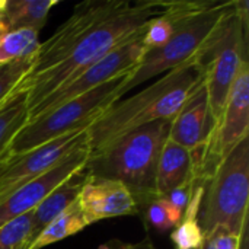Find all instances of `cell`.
<instances>
[{
	"label": "cell",
	"instance_id": "6da1fadb",
	"mask_svg": "<svg viewBox=\"0 0 249 249\" xmlns=\"http://www.w3.org/2000/svg\"><path fill=\"white\" fill-rule=\"evenodd\" d=\"M203 69L191 60L166 71L142 92L118 99L89 127V156L150 123L172 120L203 80Z\"/></svg>",
	"mask_w": 249,
	"mask_h": 249
},
{
	"label": "cell",
	"instance_id": "7a4b0ae2",
	"mask_svg": "<svg viewBox=\"0 0 249 249\" xmlns=\"http://www.w3.org/2000/svg\"><path fill=\"white\" fill-rule=\"evenodd\" d=\"M162 9L163 3L160 1H137L133 4L128 1L123 9L82 36L51 70L29 80L22 79L15 89L26 93L28 111L60 86L93 66L121 42L140 32L146 22L159 15Z\"/></svg>",
	"mask_w": 249,
	"mask_h": 249
},
{
	"label": "cell",
	"instance_id": "3957f363",
	"mask_svg": "<svg viewBox=\"0 0 249 249\" xmlns=\"http://www.w3.org/2000/svg\"><path fill=\"white\" fill-rule=\"evenodd\" d=\"M172 120L143 125L102 152L88 158L85 172L124 184L133 194L139 210L147 207L156 194V169L160 150L169 139Z\"/></svg>",
	"mask_w": 249,
	"mask_h": 249
},
{
	"label": "cell",
	"instance_id": "277c9868",
	"mask_svg": "<svg viewBox=\"0 0 249 249\" xmlns=\"http://www.w3.org/2000/svg\"><path fill=\"white\" fill-rule=\"evenodd\" d=\"M232 4L233 1L163 3V12L172 18L174 34L162 48L144 53L139 66L130 73L123 95L158 74L196 60Z\"/></svg>",
	"mask_w": 249,
	"mask_h": 249
},
{
	"label": "cell",
	"instance_id": "5b68a950",
	"mask_svg": "<svg viewBox=\"0 0 249 249\" xmlns=\"http://www.w3.org/2000/svg\"><path fill=\"white\" fill-rule=\"evenodd\" d=\"M248 1H233L196 57L203 69L213 128L219 124L241 66L248 61Z\"/></svg>",
	"mask_w": 249,
	"mask_h": 249
},
{
	"label": "cell",
	"instance_id": "8992f818",
	"mask_svg": "<svg viewBox=\"0 0 249 249\" xmlns=\"http://www.w3.org/2000/svg\"><path fill=\"white\" fill-rule=\"evenodd\" d=\"M249 198V137L244 139L217 165L207 182L201 203L203 233L223 229L244 236Z\"/></svg>",
	"mask_w": 249,
	"mask_h": 249
},
{
	"label": "cell",
	"instance_id": "52a82bcc",
	"mask_svg": "<svg viewBox=\"0 0 249 249\" xmlns=\"http://www.w3.org/2000/svg\"><path fill=\"white\" fill-rule=\"evenodd\" d=\"M128 76L130 73L107 82L96 89L54 108L39 118L26 123L10 143L9 153L20 155L69 133L89 128L112 104L121 99Z\"/></svg>",
	"mask_w": 249,
	"mask_h": 249
},
{
	"label": "cell",
	"instance_id": "ba28073f",
	"mask_svg": "<svg viewBox=\"0 0 249 249\" xmlns=\"http://www.w3.org/2000/svg\"><path fill=\"white\" fill-rule=\"evenodd\" d=\"M143 31L144 28L128 39H125L124 42H121L93 66H90L89 69L77 74L74 79L64 83L57 90L44 98L36 107L28 111V123L39 118L41 115L74 98H79L96 89L98 86L107 82H111L123 74L131 73L139 66L146 53L143 47Z\"/></svg>",
	"mask_w": 249,
	"mask_h": 249
},
{
	"label": "cell",
	"instance_id": "9c48e42d",
	"mask_svg": "<svg viewBox=\"0 0 249 249\" xmlns=\"http://www.w3.org/2000/svg\"><path fill=\"white\" fill-rule=\"evenodd\" d=\"M127 3L128 1L124 0H86L79 3L64 23H61L47 41L39 44L34 66L23 80L34 79L51 70L82 36L117 13Z\"/></svg>",
	"mask_w": 249,
	"mask_h": 249
},
{
	"label": "cell",
	"instance_id": "30bf717a",
	"mask_svg": "<svg viewBox=\"0 0 249 249\" xmlns=\"http://www.w3.org/2000/svg\"><path fill=\"white\" fill-rule=\"evenodd\" d=\"M249 63L241 66L231 89L222 118L213 128L207 146L200 178L209 181L220 160L244 139L249 137Z\"/></svg>",
	"mask_w": 249,
	"mask_h": 249
},
{
	"label": "cell",
	"instance_id": "8fae6325",
	"mask_svg": "<svg viewBox=\"0 0 249 249\" xmlns=\"http://www.w3.org/2000/svg\"><path fill=\"white\" fill-rule=\"evenodd\" d=\"M86 143H89V128L69 133L20 155H9L0 168V201L19 187L53 169Z\"/></svg>",
	"mask_w": 249,
	"mask_h": 249
},
{
	"label": "cell",
	"instance_id": "7c38bea8",
	"mask_svg": "<svg viewBox=\"0 0 249 249\" xmlns=\"http://www.w3.org/2000/svg\"><path fill=\"white\" fill-rule=\"evenodd\" d=\"M89 158V143L83 144L63 162L55 165L41 177L26 182L0 201V226L6 222L32 212L50 193L67 181L71 175L82 171Z\"/></svg>",
	"mask_w": 249,
	"mask_h": 249
},
{
	"label": "cell",
	"instance_id": "4fadbf2b",
	"mask_svg": "<svg viewBox=\"0 0 249 249\" xmlns=\"http://www.w3.org/2000/svg\"><path fill=\"white\" fill-rule=\"evenodd\" d=\"M77 204L88 225L140 213L133 194L124 184L89 174L80 188Z\"/></svg>",
	"mask_w": 249,
	"mask_h": 249
},
{
	"label": "cell",
	"instance_id": "5bb4252c",
	"mask_svg": "<svg viewBox=\"0 0 249 249\" xmlns=\"http://www.w3.org/2000/svg\"><path fill=\"white\" fill-rule=\"evenodd\" d=\"M204 76V74H203ZM213 131V120L210 115L204 77L191 93L188 101L172 118L169 128V140L193 150L209 142Z\"/></svg>",
	"mask_w": 249,
	"mask_h": 249
},
{
	"label": "cell",
	"instance_id": "9a60e30c",
	"mask_svg": "<svg viewBox=\"0 0 249 249\" xmlns=\"http://www.w3.org/2000/svg\"><path fill=\"white\" fill-rule=\"evenodd\" d=\"M191 178L193 163L190 150L168 139L160 150L158 160L155 182L158 197H165L172 190L178 188Z\"/></svg>",
	"mask_w": 249,
	"mask_h": 249
},
{
	"label": "cell",
	"instance_id": "2e32d148",
	"mask_svg": "<svg viewBox=\"0 0 249 249\" xmlns=\"http://www.w3.org/2000/svg\"><path fill=\"white\" fill-rule=\"evenodd\" d=\"M85 178H86V172L83 169L76 172L67 181L58 185L53 193H50L32 210V229L35 238L47 225H50L54 219L63 214L73 203L77 201Z\"/></svg>",
	"mask_w": 249,
	"mask_h": 249
},
{
	"label": "cell",
	"instance_id": "e0dca14e",
	"mask_svg": "<svg viewBox=\"0 0 249 249\" xmlns=\"http://www.w3.org/2000/svg\"><path fill=\"white\" fill-rule=\"evenodd\" d=\"M57 0H7L3 10V22L6 32L31 28L39 32L44 28L50 10Z\"/></svg>",
	"mask_w": 249,
	"mask_h": 249
},
{
	"label": "cell",
	"instance_id": "ac0fdd59",
	"mask_svg": "<svg viewBox=\"0 0 249 249\" xmlns=\"http://www.w3.org/2000/svg\"><path fill=\"white\" fill-rule=\"evenodd\" d=\"M28 123L26 93L13 89V92L0 105V156L9 152V146L16 134Z\"/></svg>",
	"mask_w": 249,
	"mask_h": 249
},
{
	"label": "cell",
	"instance_id": "d6986e66",
	"mask_svg": "<svg viewBox=\"0 0 249 249\" xmlns=\"http://www.w3.org/2000/svg\"><path fill=\"white\" fill-rule=\"evenodd\" d=\"M88 225L86 219L83 217L77 201L73 203L63 214L54 219L50 225H47L39 235L32 241L28 249H42L51 244L63 241L69 236H73L82 232Z\"/></svg>",
	"mask_w": 249,
	"mask_h": 249
},
{
	"label": "cell",
	"instance_id": "ffe728a7",
	"mask_svg": "<svg viewBox=\"0 0 249 249\" xmlns=\"http://www.w3.org/2000/svg\"><path fill=\"white\" fill-rule=\"evenodd\" d=\"M38 31L20 28L0 36V66L10 64L36 54L39 48Z\"/></svg>",
	"mask_w": 249,
	"mask_h": 249
},
{
	"label": "cell",
	"instance_id": "44dd1931",
	"mask_svg": "<svg viewBox=\"0 0 249 249\" xmlns=\"http://www.w3.org/2000/svg\"><path fill=\"white\" fill-rule=\"evenodd\" d=\"M34 239L32 212L0 226V249H28Z\"/></svg>",
	"mask_w": 249,
	"mask_h": 249
},
{
	"label": "cell",
	"instance_id": "7402d4cb",
	"mask_svg": "<svg viewBox=\"0 0 249 249\" xmlns=\"http://www.w3.org/2000/svg\"><path fill=\"white\" fill-rule=\"evenodd\" d=\"M174 34V22L172 18L163 12L150 18L146 22L144 31H143V47L144 51H153L158 48H162L172 36Z\"/></svg>",
	"mask_w": 249,
	"mask_h": 249
},
{
	"label": "cell",
	"instance_id": "603a6c76",
	"mask_svg": "<svg viewBox=\"0 0 249 249\" xmlns=\"http://www.w3.org/2000/svg\"><path fill=\"white\" fill-rule=\"evenodd\" d=\"M184 213L174 207L165 197H158L146 207V217L149 223L159 232H166L177 228L182 220Z\"/></svg>",
	"mask_w": 249,
	"mask_h": 249
},
{
	"label": "cell",
	"instance_id": "cb8c5ba5",
	"mask_svg": "<svg viewBox=\"0 0 249 249\" xmlns=\"http://www.w3.org/2000/svg\"><path fill=\"white\" fill-rule=\"evenodd\" d=\"M35 57L36 54L10 64L0 66V105L6 101V98L13 92V89L19 85V82L32 69Z\"/></svg>",
	"mask_w": 249,
	"mask_h": 249
},
{
	"label": "cell",
	"instance_id": "d4e9b609",
	"mask_svg": "<svg viewBox=\"0 0 249 249\" xmlns=\"http://www.w3.org/2000/svg\"><path fill=\"white\" fill-rule=\"evenodd\" d=\"M197 181H198V179H196V178L193 177L191 179H188L187 182H184L182 185H179L178 188H175V190H172L169 194H166L165 198H166L174 207H177L178 210H181V212L184 213L185 209H187V206H188V203H190V200H191V197H193V191H194V187H196ZM201 181H203V179H201Z\"/></svg>",
	"mask_w": 249,
	"mask_h": 249
},
{
	"label": "cell",
	"instance_id": "484cf974",
	"mask_svg": "<svg viewBox=\"0 0 249 249\" xmlns=\"http://www.w3.org/2000/svg\"><path fill=\"white\" fill-rule=\"evenodd\" d=\"M98 249H156L153 245V241L150 236L143 238L139 242H124L120 239H109L107 242H104L102 245H99Z\"/></svg>",
	"mask_w": 249,
	"mask_h": 249
},
{
	"label": "cell",
	"instance_id": "4316f807",
	"mask_svg": "<svg viewBox=\"0 0 249 249\" xmlns=\"http://www.w3.org/2000/svg\"><path fill=\"white\" fill-rule=\"evenodd\" d=\"M241 247H242V238L241 236H236L233 233L223 231L217 239L216 249H241Z\"/></svg>",
	"mask_w": 249,
	"mask_h": 249
},
{
	"label": "cell",
	"instance_id": "83f0119b",
	"mask_svg": "<svg viewBox=\"0 0 249 249\" xmlns=\"http://www.w3.org/2000/svg\"><path fill=\"white\" fill-rule=\"evenodd\" d=\"M222 232H223V229H216L213 232L204 233L203 242H201V245H200L198 249H216V247H217V239H219V236H220Z\"/></svg>",
	"mask_w": 249,
	"mask_h": 249
},
{
	"label": "cell",
	"instance_id": "f1b7e54d",
	"mask_svg": "<svg viewBox=\"0 0 249 249\" xmlns=\"http://www.w3.org/2000/svg\"><path fill=\"white\" fill-rule=\"evenodd\" d=\"M6 34V28H4V22H3V12H0V36Z\"/></svg>",
	"mask_w": 249,
	"mask_h": 249
},
{
	"label": "cell",
	"instance_id": "f546056e",
	"mask_svg": "<svg viewBox=\"0 0 249 249\" xmlns=\"http://www.w3.org/2000/svg\"><path fill=\"white\" fill-rule=\"evenodd\" d=\"M9 155H10V153H9V152H7V153H4V155H3V156H0V168H1V165H3V163H4V160H6V159H7V158H9Z\"/></svg>",
	"mask_w": 249,
	"mask_h": 249
}]
</instances>
